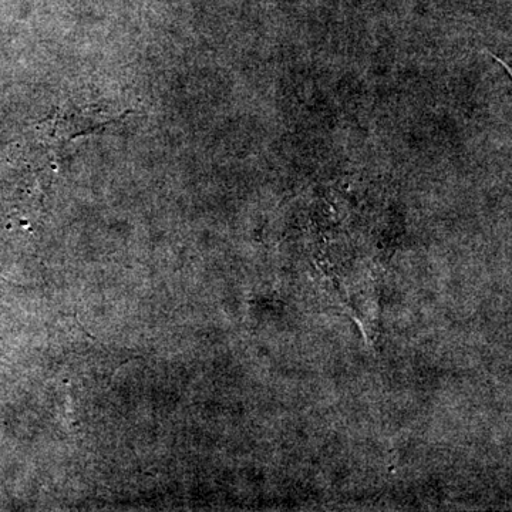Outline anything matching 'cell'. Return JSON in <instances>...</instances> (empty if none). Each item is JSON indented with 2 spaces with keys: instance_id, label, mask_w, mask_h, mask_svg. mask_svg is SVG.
<instances>
[{
  "instance_id": "6da1fadb",
  "label": "cell",
  "mask_w": 512,
  "mask_h": 512,
  "mask_svg": "<svg viewBox=\"0 0 512 512\" xmlns=\"http://www.w3.org/2000/svg\"><path fill=\"white\" fill-rule=\"evenodd\" d=\"M144 2H146V0H144Z\"/></svg>"
}]
</instances>
